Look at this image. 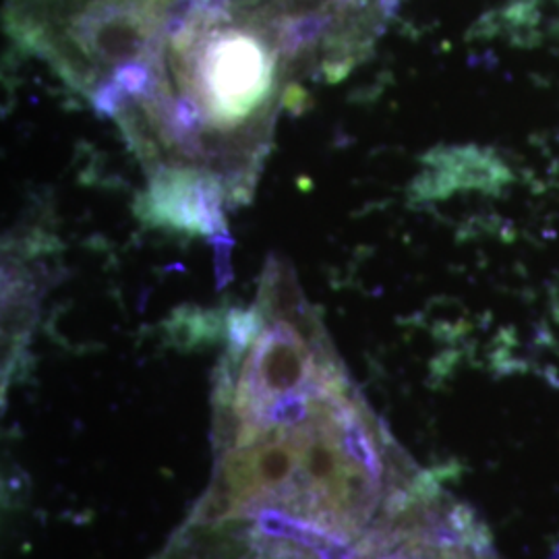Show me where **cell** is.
Instances as JSON below:
<instances>
[{"mask_svg":"<svg viewBox=\"0 0 559 559\" xmlns=\"http://www.w3.org/2000/svg\"><path fill=\"white\" fill-rule=\"evenodd\" d=\"M360 554L365 559H501L479 514L427 473L367 531Z\"/></svg>","mask_w":559,"mask_h":559,"instance_id":"7a4b0ae2","label":"cell"},{"mask_svg":"<svg viewBox=\"0 0 559 559\" xmlns=\"http://www.w3.org/2000/svg\"><path fill=\"white\" fill-rule=\"evenodd\" d=\"M226 334L212 390V479L187 522L355 549L423 471L360 394L282 261L267 263L253 305L230 313Z\"/></svg>","mask_w":559,"mask_h":559,"instance_id":"6da1fadb","label":"cell"}]
</instances>
